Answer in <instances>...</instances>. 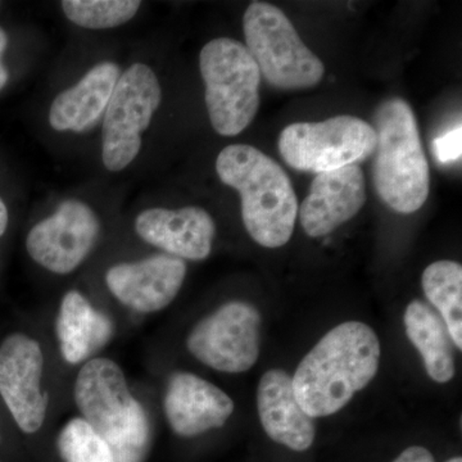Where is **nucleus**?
Listing matches in <instances>:
<instances>
[{"instance_id": "13", "label": "nucleus", "mask_w": 462, "mask_h": 462, "mask_svg": "<svg viewBox=\"0 0 462 462\" xmlns=\"http://www.w3.org/2000/svg\"><path fill=\"white\" fill-rule=\"evenodd\" d=\"M135 230L143 240L170 256L200 261L211 254L216 225L200 207L151 208L136 217Z\"/></svg>"}, {"instance_id": "12", "label": "nucleus", "mask_w": 462, "mask_h": 462, "mask_svg": "<svg viewBox=\"0 0 462 462\" xmlns=\"http://www.w3.org/2000/svg\"><path fill=\"white\" fill-rule=\"evenodd\" d=\"M187 275L181 258L157 254L134 263L111 267L106 282L125 306L139 312H156L175 300Z\"/></svg>"}, {"instance_id": "1", "label": "nucleus", "mask_w": 462, "mask_h": 462, "mask_svg": "<svg viewBox=\"0 0 462 462\" xmlns=\"http://www.w3.org/2000/svg\"><path fill=\"white\" fill-rule=\"evenodd\" d=\"M380 343L375 331L360 321L331 329L298 365L291 382L298 403L311 418L340 411L375 378Z\"/></svg>"}, {"instance_id": "6", "label": "nucleus", "mask_w": 462, "mask_h": 462, "mask_svg": "<svg viewBox=\"0 0 462 462\" xmlns=\"http://www.w3.org/2000/svg\"><path fill=\"white\" fill-rule=\"evenodd\" d=\"M376 134L355 116H336L321 123H296L279 138L282 160L298 171L320 173L357 165L372 156Z\"/></svg>"}, {"instance_id": "22", "label": "nucleus", "mask_w": 462, "mask_h": 462, "mask_svg": "<svg viewBox=\"0 0 462 462\" xmlns=\"http://www.w3.org/2000/svg\"><path fill=\"white\" fill-rule=\"evenodd\" d=\"M461 144L462 130L461 124H458L454 129L438 136L436 141L433 142L434 156L443 165L454 163L461 158Z\"/></svg>"}, {"instance_id": "4", "label": "nucleus", "mask_w": 462, "mask_h": 462, "mask_svg": "<svg viewBox=\"0 0 462 462\" xmlns=\"http://www.w3.org/2000/svg\"><path fill=\"white\" fill-rule=\"evenodd\" d=\"M206 105L215 132L236 136L260 108L261 74L245 45L230 38L207 42L199 54Z\"/></svg>"}, {"instance_id": "19", "label": "nucleus", "mask_w": 462, "mask_h": 462, "mask_svg": "<svg viewBox=\"0 0 462 462\" xmlns=\"http://www.w3.org/2000/svg\"><path fill=\"white\" fill-rule=\"evenodd\" d=\"M425 297L445 320L456 348L462 349V266L455 261H437L424 270Z\"/></svg>"}, {"instance_id": "14", "label": "nucleus", "mask_w": 462, "mask_h": 462, "mask_svg": "<svg viewBox=\"0 0 462 462\" xmlns=\"http://www.w3.org/2000/svg\"><path fill=\"white\" fill-rule=\"evenodd\" d=\"M233 412V400L212 383L190 373H176L170 378L165 413L179 436L196 437L221 428Z\"/></svg>"}, {"instance_id": "25", "label": "nucleus", "mask_w": 462, "mask_h": 462, "mask_svg": "<svg viewBox=\"0 0 462 462\" xmlns=\"http://www.w3.org/2000/svg\"><path fill=\"white\" fill-rule=\"evenodd\" d=\"M8 220L9 216L7 206H5V203L3 202L2 199H0V236H2L3 234L5 233V230H7Z\"/></svg>"}, {"instance_id": "3", "label": "nucleus", "mask_w": 462, "mask_h": 462, "mask_svg": "<svg viewBox=\"0 0 462 462\" xmlns=\"http://www.w3.org/2000/svg\"><path fill=\"white\" fill-rule=\"evenodd\" d=\"M376 147L373 182L379 199L398 214L419 211L430 197V165L409 103L392 98L374 115Z\"/></svg>"}, {"instance_id": "16", "label": "nucleus", "mask_w": 462, "mask_h": 462, "mask_svg": "<svg viewBox=\"0 0 462 462\" xmlns=\"http://www.w3.org/2000/svg\"><path fill=\"white\" fill-rule=\"evenodd\" d=\"M120 66L102 62L69 89L58 94L51 103L50 124L57 132L85 133L105 115L118 79Z\"/></svg>"}, {"instance_id": "18", "label": "nucleus", "mask_w": 462, "mask_h": 462, "mask_svg": "<svg viewBox=\"0 0 462 462\" xmlns=\"http://www.w3.org/2000/svg\"><path fill=\"white\" fill-rule=\"evenodd\" d=\"M403 320L407 338L421 355L430 379L440 384L451 382L456 374V346L445 320L420 300L409 303Z\"/></svg>"}, {"instance_id": "21", "label": "nucleus", "mask_w": 462, "mask_h": 462, "mask_svg": "<svg viewBox=\"0 0 462 462\" xmlns=\"http://www.w3.org/2000/svg\"><path fill=\"white\" fill-rule=\"evenodd\" d=\"M63 462H114L111 448L84 419L67 422L58 437Z\"/></svg>"}, {"instance_id": "7", "label": "nucleus", "mask_w": 462, "mask_h": 462, "mask_svg": "<svg viewBox=\"0 0 462 462\" xmlns=\"http://www.w3.org/2000/svg\"><path fill=\"white\" fill-rule=\"evenodd\" d=\"M162 99L153 69L143 63L121 74L106 108L102 129V160L109 171H121L135 160L142 148V134Z\"/></svg>"}, {"instance_id": "8", "label": "nucleus", "mask_w": 462, "mask_h": 462, "mask_svg": "<svg viewBox=\"0 0 462 462\" xmlns=\"http://www.w3.org/2000/svg\"><path fill=\"white\" fill-rule=\"evenodd\" d=\"M263 319L249 303L229 302L194 327L188 337L191 355L217 372L239 374L256 365Z\"/></svg>"}, {"instance_id": "24", "label": "nucleus", "mask_w": 462, "mask_h": 462, "mask_svg": "<svg viewBox=\"0 0 462 462\" xmlns=\"http://www.w3.org/2000/svg\"><path fill=\"white\" fill-rule=\"evenodd\" d=\"M8 45V36L5 33V30L0 27V90L5 87L8 81V69H5V66L3 65V54H5V50H7Z\"/></svg>"}, {"instance_id": "2", "label": "nucleus", "mask_w": 462, "mask_h": 462, "mask_svg": "<svg viewBox=\"0 0 462 462\" xmlns=\"http://www.w3.org/2000/svg\"><path fill=\"white\" fill-rule=\"evenodd\" d=\"M216 171L239 191L242 217L251 238L266 248L287 245L293 236L298 200L293 184L276 161L247 144L224 148Z\"/></svg>"}, {"instance_id": "11", "label": "nucleus", "mask_w": 462, "mask_h": 462, "mask_svg": "<svg viewBox=\"0 0 462 462\" xmlns=\"http://www.w3.org/2000/svg\"><path fill=\"white\" fill-rule=\"evenodd\" d=\"M365 202L366 184L363 170L358 165H349L316 173L298 214L307 236L319 238L354 218Z\"/></svg>"}, {"instance_id": "20", "label": "nucleus", "mask_w": 462, "mask_h": 462, "mask_svg": "<svg viewBox=\"0 0 462 462\" xmlns=\"http://www.w3.org/2000/svg\"><path fill=\"white\" fill-rule=\"evenodd\" d=\"M66 17L75 25L90 30L112 29L129 23L141 8L138 0H65Z\"/></svg>"}, {"instance_id": "26", "label": "nucleus", "mask_w": 462, "mask_h": 462, "mask_svg": "<svg viewBox=\"0 0 462 462\" xmlns=\"http://www.w3.org/2000/svg\"><path fill=\"white\" fill-rule=\"evenodd\" d=\"M446 462H462V458L461 457H452V458H449V460L446 461Z\"/></svg>"}, {"instance_id": "15", "label": "nucleus", "mask_w": 462, "mask_h": 462, "mask_svg": "<svg viewBox=\"0 0 462 462\" xmlns=\"http://www.w3.org/2000/svg\"><path fill=\"white\" fill-rule=\"evenodd\" d=\"M257 409L263 430L273 442L297 452L314 445L315 419L298 403L291 376L284 370L263 374L257 389Z\"/></svg>"}, {"instance_id": "23", "label": "nucleus", "mask_w": 462, "mask_h": 462, "mask_svg": "<svg viewBox=\"0 0 462 462\" xmlns=\"http://www.w3.org/2000/svg\"><path fill=\"white\" fill-rule=\"evenodd\" d=\"M392 462H436V460L430 449L420 446H412L404 449L402 454Z\"/></svg>"}, {"instance_id": "17", "label": "nucleus", "mask_w": 462, "mask_h": 462, "mask_svg": "<svg viewBox=\"0 0 462 462\" xmlns=\"http://www.w3.org/2000/svg\"><path fill=\"white\" fill-rule=\"evenodd\" d=\"M57 336L63 358L80 364L107 345L114 325L107 316L97 311L89 300L71 291L63 297L57 318Z\"/></svg>"}, {"instance_id": "9", "label": "nucleus", "mask_w": 462, "mask_h": 462, "mask_svg": "<svg viewBox=\"0 0 462 462\" xmlns=\"http://www.w3.org/2000/svg\"><path fill=\"white\" fill-rule=\"evenodd\" d=\"M98 236L99 221L93 209L80 200L69 199L32 227L26 248L35 263L63 275L83 263Z\"/></svg>"}, {"instance_id": "10", "label": "nucleus", "mask_w": 462, "mask_h": 462, "mask_svg": "<svg viewBox=\"0 0 462 462\" xmlns=\"http://www.w3.org/2000/svg\"><path fill=\"white\" fill-rule=\"evenodd\" d=\"M44 356L36 340L12 334L0 346V394L27 434L36 433L45 420L48 394L42 393Z\"/></svg>"}, {"instance_id": "5", "label": "nucleus", "mask_w": 462, "mask_h": 462, "mask_svg": "<svg viewBox=\"0 0 462 462\" xmlns=\"http://www.w3.org/2000/svg\"><path fill=\"white\" fill-rule=\"evenodd\" d=\"M247 50L261 76L273 88L302 90L320 83L324 63L298 35L282 9L264 2L249 5L243 16Z\"/></svg>"}]
</instances>
